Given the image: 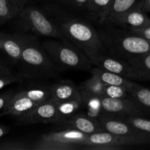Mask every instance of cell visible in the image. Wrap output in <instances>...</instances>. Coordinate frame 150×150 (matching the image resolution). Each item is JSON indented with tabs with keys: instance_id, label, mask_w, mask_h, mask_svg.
<instances>
[{
	"instance_id": "ba28073f",
	"label": "cell",
	"mask_w": 150,
	"mask_h": 150,
	"mask_svg": "<svg viewBox=\"0 0 150 150\" xmlns=\"http://www.w3.org/2000/svg\"><path fill=\"white\" fill-rule=\"evenodd\" d=\"M139 145L140 144L134 139L103 131L89 135L85 144V149H123L131 146Z\"/></svg>"
},
{
	"instance_id": "d6986e66",
	"label": "cell",
	"mask_w": 150,
	"mask_h": 150,
	"mask_svg": "<svg viewBox=\"0 0 150 150\" xmlns=\"http://www.w3.org/2000/svg\"><path fill=\"white\" fill-rule=\"evenodd\" d=\"M51 3L63 10L91 21L89 0H49Z\"/></svg>"
},
{
	"instance_id": "2e32d148",
	"label": "cell",
	"mask_w": 150,
	"mask_h": 150,
	"mask_svg": "<svg viewBox=\"0 0 150 150\" xmlns=\"http://www.w3.org/2000/svg\"><path fill=\"white\" fill-rule=\"evenodd\" d=\"M78 86L72 81L59 80L51 84V95L50 99L54 103L62 102L72 99L81 98Z\"/></svg>"
},
{
	"instance_id": "e575fe53",
	"label": "cell",
	"mask_w": 150,
	"mask_h": 150,
	"mask_svg": "<svg viewBox=\"0 0 150 150\" xmlns=\"http://www.w3.org/2000/svg\"><path fill=\"white\" fill-rule=\"evenodd\" d=\"M10 129L8 127H7V126L0 125V138L4 136V135L7 134L9 133V131H10Z\"/></svg>"
},
{
	"instance_id": "5b68a950",
	"label": "cell",
	"mask_w": 150,
	"mask_h": 150,
	"mask_svg": "<svg viewBox=\"0 0 150 150\" xmlns=\"http://www.w3.org/2000/svg\"><path fill=\"white\" fill-rule=\"evenodd\" d=\"M15 20L16 27L22 33L63 40L61 32L41 5L27 4Z\"/></svg>"
},
{
	"instance_id": "1f68e13d",
	"label": "cell",
	"mask_w": 150,
	"mask_h": 150,
	"mask_svg": "<svg viewBox=\"0 0 150 150\" xmlns=\"http://www.w3.org/2000/svg\"><path fill=\"white\" fill-rule=\"evenodd\" d=\"M17 92L18 91L13 90V89H10V90L6 91L0 95V110L3 111L4 109V108L14 98Z\"/></svg>"
},
{
	"instance_id": "9a60e30c",
	"label": "cell",
	"mask_w": 150,
	"mask_h": 150,
	"mask_svg": "<svg viewBox=\"0 0 150 150\" xmlns=\"http://www.w3.org/2000/svg\"><path fill=\"white\" fill-rule=\"evenodd\" d=\"M38 104L18 90L14 98L3 110L2 114L3 115L7 114L13 116L18 120L28 115Z\"/></svg>"
},
{
	"instance_id": "7c38bea8",
	"label": "cell",
	"mask_w": 150,
	"mask_h": 150,
	"mask_svg": "<svg viewBox=\"0 0 150 150\" xmlns=\"http://www.w3.org/2000/svg\"><path fill=\"white\" fill-rule=\"evenodd\" d=\"M127 29H143L150 26V18L142 10V3L113 19L110 23Z\"/></svg>"
},
{
	"instance_id": "cb8c5ba5",
	"label": "cell",
	"mask_w": 150,
	"mask_h": 150,
	"mask_svg": "<svg viewBox=\"0 0 150 150\" xmlns=\"http://www.w3.org/2000/svg\"><path fill=\"white\" fill-rule=\"evenodd\" d=\"M114 0H89L91 20L97 25L102 24Z\"/></svg>"
},
{
	"instance_id": "836d02e7",
	"label": "cell",
	"mask_w": 150,
	"mask_h": 150,
	"mask_svg": "<svg viewBox=\"0 0 150 150\" xmlns=\"http://www.w3.org/2000/svg\"><path fill=\"white\" fill-rule=\"evenodd\" d=\"M142 10L146 13H150V0H142Z\"/></svg>"
},
{
	"instance_id": "3957f363",
	"label": "cell",
	"mask_w": 150,
	"mask_h": 150,
	"mask_svg": "<svg viewBox=\"0 0 150 150\" xmlns=\"http://www.w3.org/2000/svg\"><path fill=\"white\" fill-rule=\"evenodd\" d=\"M107 54L127 61L150 53V40L132 31L112 23L96 26Z\"/></svg>"
},
{
	"instance_id": "6da1fadb",
	"label": "cell",
	"mask_w": 150,
	"mask_h": 150,
	"mask_svg": "<svg viewBox=\"0 0 150 150\" xmlns=\"http://www.w3.org/2000/svg\"><path fill=\"white\" fill-rule=\"evenodd\" d=\"M66 40L78 47L89 59L107 54L93 22L87 18L66 12L48 2L41 4Z\"/></svg>"
},
{
	"instance_id": "8fae6325",
	"label": "cell",
	"mask_w": 150,
	"mask_h": 150,
	"mask_svg": "<svg viewBox=\"0 0 150 150\" xmlns=\"http://www.w3.org/2000/svg\"><path fill=\"white\" fill-rule=\"evenodd\" d=\"M91 62L94 66L105 69L130 80L139 81L133 67L126 60L116 58L105 54L92 59Z\"/></svg>"
},
{
	"instance_id": "4dcf8cb0",
	"label": "cell",
	"mask_w": 150,
	"mask_h": 150,
	"mask_svg": "<svg viewBox=\"0 0 150 150\" xmlns=\"http://www.w3.org/2000/svg\"><path fill=\"white\" fill-rule=\"evenodd\" d=\"M0 150H32V144L23 141H7L0 143Z\"/></svg>"
},
{
	"instance_id": "f546056e",
	"label": "cell",
	"mask_w": 150,
	"mask_h": 150,
	"mask_svg": "<svg viewBox=\"0 0 150 150\" xmlns=\"http://www.w3.org/2000/svg\"><path fill=\"white\" fill-rule=\"evenodd\" d=\"M104 96L111 98H131L125 86L110 84H107Z\"/></svg>"
},
{
	"instance_id": "ac0fdd59",
	"label": "cell",
	"mask_w": 150,
	"mask_h": 150,
	"mask_svg": "<svg viewBox=\"0 0 150 150\" xmlns=\"http://www.w3.org/2000/svg\"><path fill=\"white\" fill-rule=\"evenodd\" d=\"M126 89L146 117H150V89L131 81Z\"/></svg>"
},
{
	"instance_id": "9c48e42d",
	"label": "cell",
	"mask_w": 150,
	"mask_h": 150,
	"mask_svg": "<svg viewBox=\"0 0 150 150\" xmlns=\"http://www.w3.org/2000/svg\"><path fill=\"white\" fill-rule=\"evenodd\" d=\"M21 125L43 124L60 125L62 122L57 105L51 99L38 104L28 115L17 120Z\"/></svg>"
},
{
	"instance_id": "8d00e7d4",
	"label": "cell",
	"mask_w": 150,
	"mask_h": 150,
	"mask_svg": "<svg viewBox=\"0 0 150 150\" xmlns=\"http://www.w3.org/2000/svg\"><path fill=\"white\" fill-rule=\"evenodd\" d=\"M149 89H150V88H149Z\"/></svg>"
},
{
	"instance_id": "7a4b0ae2",
	"label": "cell",
	"mask_w": 150,
	"mask_h": 150,
	"mask_svg": "<svg viewBox=\"0 0 150 150\" xmlns=\"http://www.w3.org/2000/svg\"><path fill=\"white\" fill-rule=\"evenodd\" d=\"M19 72L23 80H58L61 72L45 51L40 37L23 33V48L19 63Z\"/></svg>"
},
{
	"instance_id": "d590c367",
	"label": "cell",
	"mask_w": 150,
	"mask_h": 150,
	"mask_svg": "<svg viewBox=\"0 0 150 150\" xmlns=\"http://www.w3.org/2000/svg\"><path fill=\"white\" fill-rule=\"evenodd\" d=\"M3 115V114H2V112H0V117H1V116Z\"/></svg>"
},
{
	"instance_id": "d6a6232c",
	"label": "cell",
	"mask_w": 150,
	"mask_h": 150,
	"mask_svg": "<svg viewBox=\"0 0 150 150\" xmlns=\"http://www.w3.org/2000/svg\"><path fill=\"white\" fill-rule=\"evenodd\" d=\"M129 30L132 31L134 33L137 34V35H140L142 37H144V38H146V39L150 40V26L143 28V29H129Z\"/></svg>"
},
{
	"instance_id": "277c9868",
	"label": "cell",
	"mask_w": 150,
	"mask_h": 150,
	"mask_svg": "<svg viewBox=\"0 0 150 150\" xmlns=\"http://www.w3.org/2000/svg\"><path fill=\"white\" fill-rule=\"evenodd\" d=\"M48 57L60 72L90 70L93 64L82 50L66 40L48 38L42 41Z\"/></svg>"
},
{
	"instance_id": "52a82bcc",
	"label": "cell",
	"mask_w": 150,
	"mask_h": 150,
	"mask_svg": "<svg viewBox=\"0 0 150 150\" xmlns=\"http://www.w3.org/2000/svg\"><path fill=\"white\" fill-rule=\"evenodd\" d=\"M98 120L105 131L134 139L140 145L150 144V133L137 128L117 116L103 113Z\"/></svg>"
},
{
	"instance_id": "7402d4cb",
	"label": "cell",
	"mask_w": 150,
	"mask_h": 150,
	"mask_svg": "<svg viewBox=\"0 0 150 150\" xmlns=\"http://www.w3.org/2000/svg\"><path fill=\"white\" fill-rule=\"evenodd\" d=\"M89 72L92 74V76H96L106 84L123 86L126 88L132 81L126 79L123 76H120V75L105 70V69L96 67V66H95V67H92L89 70Z\"/></svg>"
},
{
	"instance_id": "8992f818",
	"label": "cell",
	"mask_w": 150,
	"mask_h": 150,
	"mask_svg": "<svg viewBox=\"0 0 150 150\" xmlns=\"http://www.w3.org/2000/svg\"><path fill=\"white\" fill-rule=\"evenodd\" d=\"M89 135L79 130L66 128L44 134L32 144V150L85 149Z\"/></svg>"
},
{
	"instance_id": "f1b7e54d",
	"label": "cell",
	"mask_w": 150,
	"mask_h": 150,
	"mask_svg": "<svg viewBox=\"0 0 150 150\" xmlns=\"http://www.w3.org/2000/svg\"><path fill=\"white\" fill-rule=\"evenodd\" d=\"M117 117H120L122 120H125L140 130L150 133V120L146 119V117H139V116H126V117L117 116Z\"/></svg>"
},
{
	"instance_id": "484cf974",
	"label": "cell",
	"mask_w": 150,
	"mask_h": 150,
	"mask_svg": "<svg viewBox=\"0 0 150 150\" xmlns=\"http://www.w3.org/2000/svg\"><path fill=\"white\" fill-rule=\"evenodd\" d=\"M58 109L59 114L62 120V122L60 126L64 122L65 120L71 117L74 114L80 112L83 109V102L82 99L77 98V99L68 100L62 101V102L55 103Z\"/></svg>"
},
{
	"instance_id": "e0dca14e",
	"label": "cell",
	"mask_w": 150,
	"mask_h": 150,
	"mask_svg": "<svg viewBox=\"0 0 150 150\" xmlns=\"http://www.w3.org/2000/svg\"><path fill=\"white\" fill-rule=\"evenodd\" d=\"M44 81H30L19 91L32 100L40 103L49 100L51 95L52 83Z\"/></svg>"
},
{
	"instance_id": "30bf717a",
	"label": "cell",
	"mask_w": 150,
	"mask_h": 150,
	"mask_svg": "<svg viewBox=\"0 0 150 150\" xmlns=\"http://www.w3.org/2000/svg\"><path fill=\"white\" fill-rule=\"evenodd\" d=\"M103 113L114 116H139L146 117L132 98H111L103 96Z\"/></svg>"
},
{
	"instance_id": "4316f807",
	"label": "cell",
	"mask_w": 150,
	"mask_h": 150,
	"mask_svg": "<svg viewBox=\"0 0 150 150\" xmlns=\"http://www.w3.org/2000/svg\"><path fill=\"white\" fill-rule=\"evenodd\" d=\"M19 73H16L8 65L0 62V89L16 82L23 81Z\"/></svg>"
},
{
	"instance_id": "603a6c76",
	"label": "cell",
	"mask_w": 150,
	"mask_h": 150,
	"mask_svg": "<svg viewBox=\"0 0 150 150\" xmlns=\"http://www.w3.org/2000/svg\"><path fill=\"white\" fill-rule=\"evenodd\" d=\"M142 1V0H114L102 24L110 23L116 17L140 4Z\"/></svg>"
},
{
	"instance_id": "4fadbf2b",
	"label": "cell",
	"mask_w": 150,
	"mask_h": 150,
	"mask_svg": "<svg viewBox=\"0 0 150 150\" xmlns=\"http://www.w3.org/2000/svg\"><path fill=\"white\" fill-rule=\"evenodd\" d=\"M61 126L65 128L75 129L88 135L105 131L99 120L89 117L83 111H80L67 119Z\"/></svg>"
},
{
	"instance_id": "44dd1931",
	"label": "cell",
	"mask_w": 150,
	"mask_h": 150,
	"mask_svg": "<svg viewBox=\"0 0 150 150\" xmlns=\"http://www.w3.org/2000/svg\"><path fill=\"white\" fill-rule=\"evenodd\" d=\"M79 89L84 111L89 117L98 120L103 114V96L95 95L79 87Z\"/></svg>"
},
{
	"instance_id": "5bb4252c",
	"label": "cell",
	"mask_w": 150,
	"mask_h": 150,
	"mask_svg": "<svg viewBox=\"0 0 150 150\" xmlns=\"http://www.w3.org/2000/svg\"><path fill=\"white\" fill-rule=\"evenodd\" d=\"M23 48V33L5 34L0 32V50L14 63L18 64Z\"/></svg>"
},
{
	"instance_id": "83f0119b",
	"label": "cell",
	"mask_w": 150,
	"mask_h": 150,
	"mask_svg": "<svg viewBox=\"0 0 150 150\" xmlns=\"http://www.w3.org/2000/svg\"><path fill=\"white\" fill-rule=\"evenodd\" d=\"M106 86V83L103 82L100 79H98L96 76H92L90 79L85 81L79 87L95 95L104 96Z\"/></svg>"
},
{
	"instance_id": "d4e9b609",
	"label": "cell",
	"mask_w": 150,
	"mask_h": 150,
	"mask_svg": "<svg viewBox=\"0 0 150 150\" xmlns=\"http://www.w3.org/2000/svg\"><path fill=\"white\" fill-rule=\"evenodd\" d=\"M137 74L139 81H150V53L127 60Z\"/></svg>"
},
{
	"instance_id": "ffe728a7",
	"label": "cell",
	"mask_w": 150,
	"mask_h": 150,
	"mask_svg": "<svg viewBox=\"0 0 150 150\" xmlns=\"http://www.w3.org/2000/svg\"><path fill=\"white\" fill-rule=\"evenodd\" d=\"M31 0H0V24L15 19Z\"/></svg>"
}]
</instances>
